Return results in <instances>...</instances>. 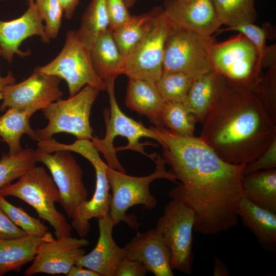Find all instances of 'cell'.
Returning a JSON list of instances; mask_svg holds the SVG:
<instances>
[{
  "label": "cell",
  "mask_w": 276,
  "mask_h": 276,
  "mask_svg": "<svg viewBox=\"0 0 276 276\" xmlns=\"http://www.w3.org/2000/svg\"><path fill=\"white\" fill-rule=\"evenodd\" d=\"M234 31H237L247 37L255 46L258 56V62L260 67H262V61L267 48L266 40L267 38L266 31L263 28L257 26L254 23H247L238 25L232 27L219 29V33L221 32Z\"/></svg>",
  "instance_id": "d590c367"
},
{
  "label": "cell",
  "mask_w": 276,
  "mask_h": 276,
  "mask_svg": "<svg viewBox=\"0 0 276 276\" xmlns=\"http://www.w3.org/2000/svg\"><path fill=\"white\" fill-rule=\"evenodd\" d=\"M194 214L182 203L172 199L165 206L155 229L170 252L171 269L190 274L193 263Z\"/></svg>",
  "instance_id": "8fae6325"
},
{
  "label": "cell",
  "mask_w": 276,
  "mask_h": 276,
  "mask_svg": "<svg viewBox=\"0 0 276 276\" xmlns=\"http://www.w3.org/2000/svg\"><path fill=\"white\" fill-rule=\"evenodd\" d=\"M254 93L265 111L276 125V65L263 74L254 89Z\"/></svg>",
  "instance_id": "836d02e7"
},
{
  "label": "cell",
  "mask_w": 276,
  "mask_h": 276,
  "mask_svg": "<svg viewBox=\"0 0 276 276\" xmlns=\"http://www.w3.org/2000/svg\"><path fill=\"white\" fill-rule=\"evenodd\" d=\"M227 82L214 70L194 78L182 102L202 123L214 105L222 95Z\"/></svg>",
  "instance_id": "ffe728a7"
},
{
  "label": "cell",
  "mask_w": 276,
  "mask_h": 276,
  "mask_svg": "<svg viewBox=\"0 0 276 276\" xmlns=\"http://www.w3.org/2000/svg\"><path fill=\"white\" fill-rule=\"evenodd\" d=\"M171 22L165 45L163 72H181L195 78L214 70V37Z\"/></svg>",
  "instance_id": "8992f818"
},
{
  "label": "cell",
  "mask_w": 276,
  "mask_h": 276,
  "mask_svg": "<svg viewBox=\"0 0 276 276\" xmlns=\"http://www.w3.org/2000/svg\"><path fill=\"white\" fill-rule=\"evenodd\" d=\"M37 149H26L20 152L3 154L0 160V189L18 179L37 162Z\"/></svg>",
  "instance_id": "4dcf8cb0"
},
{
  "label": "cell",
  "mask_w": 276,
  "mask_h": 276,
  "mask_svg": "<svg viewBox=\"0 0 276 276\" xmlns=\"http://www.w3.org/2000/svg\"><path fill=\"white\" fill-rule=\"evenodd\" d=\"M61 80L57 76L42 74L35 70L26 80L5 87L2 91L0 111L7 108L35 111L44 108L61 99L63 95L59 88Z\"/></svg>",
  "instance_id": "5bb4252c"
},
{
  "label": "cell",
  "mask_w": 276,
  "mask_h": 276,
  "mask_svg": "<svg viewBox=\"0 0 276 276\" xmlns=\"http://www.w3.org/2000/svg\"><path fill=\"white\" fill-rule=\"evenodd\" d=\"M161 119L163 126L171 132L181 136H194L197 121L183 102H165Z\"/></svg>",
  "instance_id": "f546056e"
},
{
  "label": "cell",
  "mask_w": 276,
  "mask_h": 276,
  "mask_svg": "<svg viewBox=\"0 0 276 276\" xmlns=\"http://www.w3.org/2000/svg\"><path fill=\"white\" fill-rule=\"evenodd\" d=\"M217 18L221 25L232 27L254 23L257 13L255 0H211Z\"/></svg>",
  "instance_id": "83f0119b"
},
{
  "label": "cell",
  "mask_w": 276,
  "mask_h": 276,
  "mask_svg": "<svg viewBox=\"0 0 276 276\" xmlns=\"http://www.w3.org/2000/svg\"><path fill=\"white\" fill-rule=\"evenodd\" d=\"M89 243L85 238L78 239L71 236L44 242L40 245L24 275L31 276L41 273L66 275L77 261L85 254L83 247Z\"/></svg>",
  "instance_id": "9a60e30c"
},
{
  "label": "cell",
  "mask_w": 276,
  "mask_h": 276,
  "mask_svg": "<svg viewBox=\"0 0 276 276\" xmlns=\"http://www.w3.org/2000/svg\"><path fill=\"white\" fill-rule=\"evenodd\" d=\"M109 26L106 0H91L77 30L83 43L90 50L98 35L109 29Z\"/></svg>",
  "instance_id": "4316f807"
},
{
  "label": "cell",
  "mask_w": 276,
  "mask_h": 276,
  "mask_svg": "<svg viewBox=\"0 0 276 276\" xmlns=\"http://www.w3.org/2000/svg\"><path fill=\"white\" fill-rule=\"evenodd\" d=\"M194 79L191 76L181 72H163L155 84L165 102H182Z\"/></svg>",
  "instance_id": "1f68e13d"
},
{
  "label": "cell",
  "mask_w": 276,
  "mask_h": 276,
  "mask_svg": "<svg viewBox=\"0 0 276 276\" xmlns=\"http://www.w3.org/2000/svg\"><path fill=\"white\" fill-rule=\"evenodd\" d=\"M165 103L155 82L129 78L126 105L131 110L146 116L156 128L164 127L161 115Z\"/></svg>",
  "instance_id": "44dd1931"
},
{
  "label": "cell",
  "mask_w": 276,
  "mask_h": 276,
  "mask_svg": "<svg viewBox=\"0 0 276 276\" xmlns=\"http://www.w3.org/2000/svg\"><path fill=\"white\" fill-rule=\"evenodd\" d=\"M106 3L111 31L131 19L132 16L124 0H106Z\"/></svg>",
  "instance_id": "8d00e7d4"
},
{
  "label": "cell",
  "mask_w": 276,
  "mask_h": 276,
  "mask_svg": "<svg viewBox=\"0 0 276 276\" xmlns=\"http://www.w3.org/2000/svg\"><path fill=\"white\" fill-rule=\"evenodd\" d=\"M114 81L111 80L106 82L110 109H106L104 112L106 125L105 136L101 139L95 136L90 141L98 151L103 154L109 168L126 173L116 152L131 150L154 160L157 154L146 153L144 146L147 144L141 143L140 140L142 137L150 138L156 141L162 147L164 143L150 127L147 128L142 123L127 117L123 112L116 98Z\"/></svg>",
  "instance_id": "3957f363"
},
{
  "label": "cell",
  "mask_w": 276,
  "mask_h": 276,
  "mask_svg": "<svg viewBox=\"0 0 276 276\" xmlns=\"http://www.w3.org/2000/svg\"><path fill=\"white\" fill-rule=\"evenodd\" d=\"M229 274V272L224 264L219 258L216 257L213 275L214 276H227Z\"/></svg>",
  "instance_id": "7bdbcfd3"
},
{
  "label": "cell",
  "mask_w": 276,
  "mask_h": 276,
  "mask_svg": "<svg viewBox=\"0 0 276 276\" xmlns=\"http://www.w3.org/2000/svg\"><path fill=\"white\" fill-rule=\"evenodd\" d=\"M26 235V233L14 224L0 208V239H13Z\"/></svg>",
  "instance_id": "ab89813d"
},
{
  "label": "cell",
  "mask_w": 276,
  "mask_h": 276,
  "mask_svg": "<svg viewBox=\"0 0 276 276\" xmlns=\"http://www.w3.org/2000/svg\"><path fill=\"white\" fill-rule=\"evenodd\" d=\"M35 70L64 80L68 86L70 97L86 85L95 86L100 90L107 89V84L100 78L94 67L90 50L82 42L78 30H69L59 54L49 63Z\"/></svg>",
  "instance_id": "ba28073f"
},
{
  "label": "cell",
  "mask_w": 276,
  "mask_h": 276,
  "mask_svg": "<svg viewBox=\"0 0 276 276\" xmlns=\"http://www.w3.org/2000/svg\"><path fill=\"white\" fill-rule=\"evenodd\" d=\"M0 195L18 198L32 206L53 227L56 238L71 236V225L55 206L60 198L58 188L43 167L35 165L17 181L1 188Z\"/></svg>",
  "instance_id": "5b68a950"
},
{
  "label": "cell",
  "mask_w": 276,
  "mask_h": 276,
  "mask_svg": "<svg viewBox=\"0 0 276 276\" xmlns=\"http://www.w3.org/2000/svg\"><path fill=\"white\" fill-rule=\"evenodd\" d=\"M33 36L40 37L45 43L50 40L34 0L29 2L27 9L19 17L10 21L0 20L1 56L11 63L15 54L20 57L28 55L27 52L19 50V47L24 40Z\"/></svg>",
  "instance_id": "2e32d148"
},
{
  "label": "cell",
  "mask_w": 276,
  "mask_h": 276,
  "mask_svg": "<svg viewBox=\"0 0 276 276\" xmlns=\"http://www.w3.org/2000/svg\"><path fill=\"white\" fill-rule=\"evenodd\" d=\"M35 112L32 110L9 108L0 117V136L2 141L8 145V153L14 154L23 150L20 140L24 134L37 141L36 130L31 127L29 123L30 119Z\"/></svg>",
  "instance_id": "484cf974"
},
{
  "label": "cell",
  "mask_w": 276,
  "mask_h": 276,
  "mask_svg": "<svg viewBox=\"0 0 276 276\" xmlns=\"http://www.w3.org/2000/svg\"><path fill=\"white\" fill-rule=\"evenodd\" d=\"M80 0H59L62 7L63 15L67 19H71L73 16L74 12Z\"/></svg>",
  "instance_id": "60d3db41"
},
{
  "label": "cell",
  "mask_w": 276,
  "mask_h": 276,
  "mask_svg": "<svg viewBox=\"0 0 276 276\" xmlns=\"http://www.w3.org/2000/svg\"><path fill=\"white\" fill-rule=\"evenodd\" d=\"M172 22L163 8L156 7L148 30L125 58L123 74L156 82L163 74L165 45Z\"/></svg>",
  "instance_id": "9c48e42d"
},
{
  "label": "cell",
  "mask_w": 276,
  "mask_h": 276,
  "mask_svg": "<svg viewBox=\"0 0 276 276\" xmlns=\"http://www.w3.org/2000/svg\"><path fill=\"white\" fill-rule=\"evenodd\" d=\"M202 124L199 137L224 161L247 165L276 137L270 119L254 89L230 85Z\"/></svg>",
  "instance_id": "7a4b0ae2"
},
{
  "label": "cell",
  "mask_w": 276,
  "mask_h": 276,
  "mask_svg": "<svg viewBox=\"0 0 276 276\" xmlns=\"http://www.w3.org/2000/svg\"><path fill=\"white\" fill-rule=\"evenodd\" d=\"M99 91L97 87L86 85L69 98L60 99L41 109L49 122L44 128L36 130V141L50 139L60 132L73 134L77 140H91L93 130L89 117Z\"/></svg>",
  "instance_id": "52a82bcc"
},
{
  "label": "cell",
  "mask_w": 276,
  "mask_h": 276,
  "mask_svg": "<svg viewBox=\"0 0 276 276\" xmlns=\"http://www.w3.org/2000/svg\"><path fill=\"white\" fill-rule=\"evenodd\" d=\"M2 99H3V94H2V92L0 91V100H2Z\"/></svg>",
  "instance_id": "bcb514c9"
},
{
  "label": "cell",
  "mask_w": 276,
  "mask_h": 276,
  "mask_svg": "<svg viewBox=\"0 0 276 276\" xmlns=\"http://www.w3.org/2000/svg\"><path fill=\"white\" fill-rule=\"evenodd\" d=\"M153 15L150 12L132 16L131 19L111 30L117 47L125 58L148 30Z\"/></svg>",
  "instance_id": "f1b7e54d"
},
{
  "label": "cell",
  "mask_w": 276,
  "mask_h": 276,
  "mask_svg": "<svg viewBox=\"0 0 276 276\" xmlns=\"http://www.w3.org/2000/svg\"><path fill=\"white\" fill-rule=\"evenodd\" d=\"M243 196L263 209L276 213V169L260 170L245 174Z\"/></svg>",
  "instance_id": "d4e9b609"
},
{
  "label": "cell",
  "mask_w": 276,
  "mask_h": 276,
  "mask_svg": "<svg viewBox=\"0 0 276 276\" xmlns=\"http://www.w3.org/2000/svg\"><path fill=\"white\" fill-rule=\"evenodd\" d=\"M237 214L262 248L266 251H275L276 213L258 206L243 196L239 202Z\"/></svg>",
  "instance_id": "7402d4cb"
},
{
  "label": "cell",
  "mask_w": 276,
  "mask_h": 276,
  "mask_svg": "<svg viewBox=\"0 0 276 276\" xmlns=\"http://www.w3.org/2000/svg\"><path fill=\"white\" fill-rule=\"evenodd\" d=\"M37 162L50 170L59 192V202L68 218H71L78 205L87 200L88 191L82 180V170L68 151L53 153L38 148Z\"/></svg>",
  "instance_id": "4fadbf2b"
},
{
  "label": "cell",
  "mask_w": 276,
  "mask_h": 276,
  "mask_svg": "<svg viewBox=\"0 0 276 276\" xmlns=\"http://www.w3.org/2000/svg\"><path fill=\"white\" fill-rule=\"evenodd\" d=\"M27 1L28 3L30 2V1H32V0H26Z\"/></svg>",
  "instance_id": "7dc6e473"
},
{
  "label": "cell",
  "mask_w": 276,
  "mask_h": 276,
  "mask_svg": "<svg viewBox=\"0 0 276 276\" xmlns=\"http://www.w3.org/2000/svg\"><path fill=\"white\" fill-rule=\"evenodd\" d=\"M276 137L264 152L256 160L246 165L244 175L256 171L275 168Z\"/></svg>",
  "instance_id": "74e56055"
},
{
  "label": "cell",
  "mask_w": 276,
  "mask_h": 276,
  "mask_svg": "<svg viewBox=\"0 0 276 276\" xmlns=\"http://www.w3.org/2000/svg\"><path fill=\"white\" fill-rule=\"evenodd\" d=\"M37 10L44 22L48 37L55 39L61 25L63 12L59 0H34Z\"/></svg>",
  "instance_id": "e575fe53"
},
{
  "label": "cell",
  "mask_w": 276,
  "mask_h": 276,
  "mask_svg": "<svg viewBox=\"0 0 276 276\" xmlns=\"http://www.w3.org/2000/svg\"><path fill=\"white\" fill-rule=\"evenodd\" d=\"M147 272L141 262L125 258L118 265L114 276H144Z\"/></svg>",
  "instance_id": "f35d334b"
},
{
  "label": "cell",
  "mask_w": 276,
  "mask_h": 276,
  "mask_svg": "<svg viewBox=\"0 0 276 276\" xmlns=\"http://www.w3.org/2000/svg\"><path fill=\"white\" fill-rule=\"evenodd\" d=\"M126 258L142 263L155 276H173L170 252L155 229L138 233L124 247Z\"/></svg>",
  "instance_id": "d6986e66"
},
{
  "label": "cell",
  "mask_w": 276,
  "mask_h": 276,
  "mask_svg": "<svg viewBox=\"0 0 276 276\" xmlns=\"http://www.w3.org/2000/svg\"><path fill=\"white\" fill-rule=\"evenodd\" d=\"M90 56L96 73L106 84L123 74L125 58L120 53L109 29L98 35L91 48Z\"/></svg>",
  "instance_id": "cb8c5ba5"
},
{
  "label": "cell",
  "mask_w": 276,
  "mask_h": 276,
  "mask_svg": "<svg viewBox=\"0 0 276 276\" xmlns=\"http://www.w3.org/2000/svg\"><path fill=\"white\" fill-rule=\"evenodd\" d=\"M163 9L173 23L205 35L221 26L211 0H165Z\"/></svg>",
  "instance_id": "e0dca14e"
},
{
  "label": "cell",
  "mask_w": 276,
  "mask_h": 276,
  "mask_svg": "<svg viewBox=\"0 0 276 276\" xmlns=\"http://www.w3.org/2000/svg\"><path fill=\"white\" fill-rule=\"evenodd\" d=\"M54 239L50 232L43 237L26 235L0 239V276L10 271H19L24 265L33 260L42 243Z\"/></svg>",
  "instance_id": "603a6c76"
},
{
  "label": "cell",
  "mask_w": 276,
  "mask_h": 276,
  "mask_svg": "<svg viewBox=\"0 0 276 276\" xmlns=\"http://www.w3.org/2000/svg\"><path fill=\"white\" fill-rule=\"evenodd\" d=\"M153 161L155 170L143 177L129 176L108 167L107 177L112 190L109 213L114 225L124 221L131 228L137 230L140 224L134 215L126 213L127 210L139 204L149 210L156 208L157 200L150 191V185L153 180L164 178L176 182L177 177L167 171L166 163L162 155H157Z\"/></svg>",
  "instance_id": "277c9868"
},
{
  "label": "cell",
  "mask_w": 276,
  "mask_h": 276,
  "mask_svg": "<svg viewBox=\"0 0 276 276\" xmlns=\"http://www.w3.org/2000/svg\"><path fill=\"white\" fill-rule=\"evenodd\" d=\"M0 208L27 235L43 237L50 233L48 228L38 219L29 215L23 209L10 203L1 195Z\"/></svg>",
  "instance_id": "d6a6232c"
},
{
  "label": "cell",
  "mask_w": 276,
  "mask_h": 276,
  "mask_svg": "<svg viewBox=\"0 0 276 276\" xmlns=\"http://www.w3.org/2000/svg\"><path fill=\"white\" fill-rule=\"evenodd\" d=\"M67 276H101L98 272L81 266L74 265Z\"/></svg>",
  "instance_id": "b9f144b4"
},
{
  "label": "cell",
  "mask_w": 276,
  "mask_h": 276,
  "mask_svg": "<svg viewBox=\"0 0 276 276\" xmlns=\"http://www.w3.org/2000/svg\"><path fill=\"white\" fill-rule=\"evenodd\" d=\"M128 8L132 7L137 0H124Z\"/></svg>",
  "instance_id": "f6af8a7d"
},
{
  "label": "cell",
  "mask_w": 276,
  "mask_h": 276,
  "mask_svg": "<svg viewBox=\"0 0 276 276\" xmlns=\"http://www.w3.org/2000/svg\"><path fill=\"white\" fill-rule=\"evenodd\" d=\"M74 152L89 160L94 166L96 175V189L89 200L80 203L72 217L71 226L80 238L86 237L90 229L89 220L105 216L109 212L112 195L106 171L108 166L100 158L99 151L91 141H77L73 146Z\"/></svg>",
  "instance_id": "7c38bea8"
},
{
  "label": "cell",
  "mask_w": 276,
  "mask_h": 276,
  "mask_svg": "<svg viewBox=\"0 0 276 276\" xmlns=\"http://www.w3.org/2000/svg\"><path fill=\"white\" fill-rule=\"evenodd\" d=\"M150 127L164 143L162 157L169 172L181 181L168 195L192 210L194 231L215 235L236 226L246 165L224 161L200 137Z\"/></svg>",
  "instance_id": "6da1fadb"
},
{
  "label": "cell",
  "mask_w": 276,
  "mask_h": 276,
  "mask_svg": "<svg viewBox=\"0 0 276 276\" xmlns=\"http://www.w3.org/2000/svg\"><path fill=\"white\" fill-rule=\"evenodd\" d=\"M98 225L99 236L95 247L81 257L75 265L93 270L101 276H114L118 265L126 257V251L112 238L114 225L109 213L98 219Z\"/></svg>",
  "instance_id": "ac0fdd59"
},
{
  "label": "cell",
  "mask_w": 276,
  "mask_h": 276,
  "mask_svg": "<svg viewBox=\"0 0 276 276\" xmlns=\"http://www.w3.org/2000/svg\"><path fill=\"white\" fill-rule=\"evenodd\" d=\"M212 62L213 69L235 86L254 89L263 75L255 46L240 33L223 42L214 43Z\"/></svg>",
  "instance_id": "30bf717a"
},
{
  "label": "cell",
  "mask_w": 276,
  "mask_h": 276,
  "mask_svg": "<svg viewBox=\"0 0 276 276\" xmlns=\"http://www.w3.org/2000/svg\"><path fill=\"white\" fill-rule=\"evenodd\" d=\"M0 50V56H1ZM15 82V79L11 72H9L5 77L0 76V91L2 92L4 89L8 85L13 84Z\"/></svg>",
  "instance_id": "ee69618b"
}]
</instances>
